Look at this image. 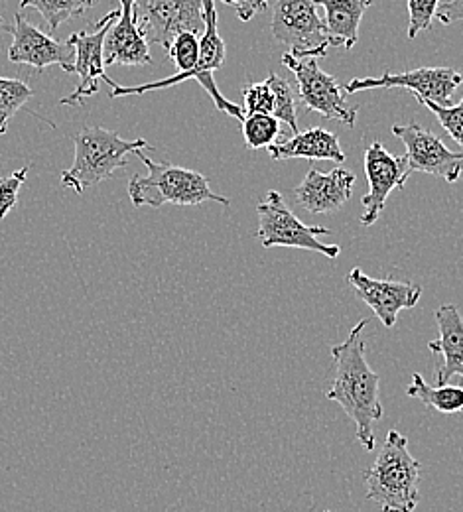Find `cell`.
<instances>
[{
	"label": "cell",
	"mask_w": 463,
	"mask_h": 512,
	"mask_svg": "<svg viewBox=\"0 0 463 512\" xmlns=\"http://www.w3.org/2000/svg\"><path fill=\"white\" fill-rule=\"evenodd\" d=\"M367 320H361L349 337L331 347L335 365V379L328 392V400L339 404L345 414L355 422V436L361 448L371 451L377 446L375 424L383 418L385 408L381 402V377L371 369L365 357L363 331Z\"/></svg>",
	"instance_id": "cell-1"
},
{
	"label": "cell",
	"mask_w": 463,
	"mask_h": 512,
	"mask_svg": "<svg viewBox=\"0 0 463 512\" xmlns=\"http://www.w3.org/2000/svg\"><path fill=\"white\" fill-rule=\"evenodd\" d=\"M367 499L383 512H414L420 503V461L410 453L408 438L389 430L383 449L363 473Z\"/></svg>",
	"instance_id": "cell-2"
},
{
	"label": "cell",
	"mask_w": 463,
	"mask_h": 512,
	"mask_svg": "<svg viewBox=\"0 0 463 512\" xmlns=\"http://www.w3.org/2000/svg\"><path fill=\"white\" fill-rule=\"evenodd\" d=\"M75 158L62 174V184L75 193L85 192L127 166V154L150 148L144 138L125 140L115 130L87 127L73 134Z\"/></svg>",
	"instance_id": "cell-3"
},
{
	"label": "cell",
	"mask_w": 463,
	"mask_h": 512,
	"mask_svg": "<svg viewBox=\"0 0 463 512\" xmlns=\"http://www.w3.org/2000/svg\"><path fill=\"white\" fill-rule=\"evenodd\" d=\"M134 156L142 160L148 168V176H133L129 182V197L136 207H162L172 205H199L203 201H217L229 205L225 195L213 192L209 182L199 172L174 166L170 162H154L142 150H136Z\"/></svg>",
	"instance_id": "cell-4"
},
{
	"label": "cell",
	"mask_w": 463,
	"mask_h": 512,
	"mask_svg": "<svg viewBox=\"0 0 463 512\" xmlns=\"http://www.w3.org/2000/svg\"><path fill=\"white\" fill-rule=\"evenodd\" d=\"M259 229L257 237L265 249L288 247V249H304L335 260L341 249L337 245H324L320 237L331 235V229L320 225H304L284 203L278 192L266 193L263 203L257 205Z\"/></svg>",
	"instance_id": "cell-5"
},
{
	"label": "cell",
	"mask_w": 463,
	"mask_h": 512,
	"mask_svg": "<svg viewBox=\"0 0 463 512\" xmlns=\"http://www.w3.org/2000/svg\"><path fill=\"white\" fill-rule=\"evenodd\" d=\"M272 36L296 58H326L330 50L326 22L314 0H276L270 22Z\"/></svg>",
	"instance_id": "cell-6"
},
{
	"label": "cell",
	"mask_w": 463,
	"mask_h": 512,
	"mask_svg": "<svg viewBox=\"0 0 463 512\" xmlns=\"http://www.w3.org/2000/svg\"><path fill=\"white\" fill-rule=\"evenodd\" d=\"M282 65H286L294 73L300 97L308 111L320 113L322 117L343 123L347 127H355L357 111L349 107L345 89L333 75L320 69L318 60H302L286 52L282 56Z\"/></svg>",
	"instance_id": "cell-7"
},
{
	"label": "cell",
	"mask_w": 463,
	"mask_h": 512,
	"mask_svg": "<svg viewBox=\"0 0 463 512\" xmlns=\"http://www.w3.org/2000/svg\"><path fill=\"white\" fill-rule=\"evenodd\" d=\"M140 32L148 44L170 48L182 32L201 36L205 30L203 0H133Z\"/></svg>",
	"instance_id": "cell-8"
},
{
	"label": "cell",
	"mask_w": 463,
	"mask_h": 512,
	"mask_svg": "<svg viewBox=\"0 0 463 512\" xmlns=\"http://www.w3.org/2000/svg\"><path fill=\"white\" fill-rule=\"evenodd\" d=\"M463 83V75L454 67H418L404 73H383V77H359L345 85L347 95L369 89H408L418 99L450 107L454 93Z\"/></svg>",
	"instance_id": "cell-9"
},
{
	"label": "cell",
	"mask_w": 463,
	"mask_h": 512,
	"mask_svg": "<svg viewBox=\"0 0 463 512\" xmlns=\"http://www.w3.org/2000/svg\"><path fill=\"white\" fill-rule=\"evenodd\" d=\"M119 16H121V8L111 10L97 22L93 32H75L69 36V42L75 46V71L73 73L79 75V83L71 95H67L60 101L62 105H67V107L83 105V101L87 97H93L95 93H99V81L109 83L111 89L119 85L105 73V56H103L105 38H107L111 26L119 20Z\"/></svg>",
	"instance_id": "cell-10"
},
{
	"label": "cell",
	"mask_w": 463,
	"mask_h": 512,
	"mask_svg": "<svg viewBox=\"0 0 463 512\" xmlns=\"http://www.w3.org/2000/svg\"><path fill=\"white\" fill-rule=\"evenodd\" d=\"M393 134L406 146V162L410 174L422 172L442 178L450 184L458 182L463 174V152H454L432 130L416 123L395 125Z\"/></svg>",
	"instance_id": "cell-11"
},
{
	"label": "cell",
	"mask_w": 463,
	"mask_h": 512,
	"mask_svg": "<svg viewBox=\"0 0 463 512\" xmlns=\"http://www.w3.org/2000/svg\"><path fill=\"white\" fill-rule=\"evenodd\" d=\"M12 34L8 48V60L12 64L32 65L36 71H44L50 65H60L66 73L75 71V46L66 40L60 42L40 28L32 26L22 12L14 14V24L4 26Z\"/></svg>",
	"instance_id": "cell-12"
},
{
	"label": "cell",
	"mask_w": 463,
	"mask_h": 512,
	"mask_svg": "<svg viewBox=\"0 0 463 512\" xmlns=\"http://www.w3.org/2000/svg\"><path fill=\"white\" fill-rule=\"evenodd\" d=\"M365 176L369 193L361 199L363 215L361 225L371 227L383 215L387 197L393 190H402L412 176L404 156H393L381 142H373L365 152Z\"/></svg>",
	"instance_id": "cell-13"
},
{
	"label": "cell",
	"mask_w": 463,
	"mask_h": 512,
	"mask_svg": "<svg viewBox=\"0 0 463 512\" xmlns=\"http://www.w3.org/2000/svg\"><path fill=\"white\" fill-rule=\"evenodd\" d=\"M347 282L355 288L359 300H363L385 327L397 325L402 310H412L422 296V288L410 282L377 280L367 276L361 268H353L347 274Z\"/></svg>",
	"instance_id": "cell-14"
},
{
	"label": "cell",
	"mask_w": 463,
	"mask_h": 512,
	"mask_svg": "<svg viewBox=\"0 0 463 512\" xmlns=\"http://www.w3.org/2000/svg\"><path fill=\"white\" fill-rule=\"evenodd\" d=\"M203 16H205V30L199 36V73L205 79V93L211 97V101L215 103L217 111L231 115L233 119L243 121L245 119V111L243 107H239L237 103H231L229 99H225L221 95V91L217 89V83L213 79V71L221 69L225 64V40L219 34L217 28V10H215V0H203Z\"/></svg>",
	"instance_id": "cell-15"
},
{
	"label": "cell",
	"mask_w": 463,
	"mask_h": 512,
	"mask_svg": "<svg viewBox=\"0 0 463 512\" xmlns=\"http://www.w3.org/2000/svg\"><path fill=\"white\" fill-rule=\"evenodd\" d=\"M355 188V174L333 168L330 174L310 170L304 182L294 190L298 205L312 215H330L339 211Z\"/></svg>",
	"instance_id": "cell-16"
},
{
	"label": "cell",
	"mask_w": 463,
	"mask_h": 512,
	"mask_svg": "<svg viewBox=\"0 0 463 512\" xmlns=\"http://www.w3.org/2000/svg\"><path fill=\"white\" fill-rule=\"evenodd\" d=\"M105 65H150L152 56L148 40L140 32L133 0H121V16L111 26L105 46H103Z\"/></svg>",
	"instance_id": "cell-17"
},
{
	"label": "cell",
	"mask_w": 463,
	"mask_h": 512,
	"mask_svg": "<svg viewBox=\"0 0 463 512\" xmlns=\"http://www.w3.org/2000/svg\"><path fill=\"white\" fill-rule=\"evenodd\" d=\"M436 323L440 337L428 343L430 353L442 355L444 363L438 367V386L448 384L454 377L463 379V318L454 304L440 306L436 310Z\"/></svg>",
	"instance_id": "cell-18"
},
{
	"label": "cell",
	"mask_w": 463,
	"mask_h": 512,
	"mask_svg": "<svg viewBox=\"0 0 463 512\" xmlns=\"http://www.w3.org/2000/svg\"><path fill=\"white\" fill-rule=\"evenodd\" d=\"M268 154L272 160H292V158H306V160H328L333 164L345 162V152L337 134L326 128H308L304 132L294 134L288 140L274 142L268 146Z\"/></svg>",
	"instance_id": "cell-19"
},
{
	"label": "cell",
	"mask_w": 463,
	"mask_h": 512,
	"mask_svg": "<svg viewBox=\"0 0 463 512\" xmlns=\"http://www.w3.org/2000/svg\"><path fill=\"white\" fill-rule=\"evenodd\" d=\"M326 10L328 42L335 48L351 50L359 40V24L373 0H314Z\"/></svg>",
	"instance_id": "cell-20"
},
{
	"label": "cell",
	"mask_w": 463,
	"mask_h": 512,
	"mask_svg": "<svg viewBox=\"0 0 463 512\" xmlns=\"http://www.w3.org/2000/svg\"><path fill=\"white\" fill-rule=\"evenodd\" d=\"M410 398L420 400L426 408H432L440 414H456L463 410V388L454 384L430 386L422 379V375L414 373L412 381L406 388Z\"/></svg>",
	"instance_id": "cell-21"
},
{
	"label": "cell",
	"mask_w": 463,
	"mask_h": 512,
	"mask_svg": "<svg viewBox=\"0 0 463 512\" xmlns=\"http://www.w3.org/2000/svg\"><path fill=\"white\" fill-rule=\"evenodd\" d=\"M97 0H20V8H34L42 14L50 32H56L69 18L85 14Z\"/></svg>",
	"instance_id": "cell-22"
},
{
	"label": "cell",
	"mask_w": 463,
	"mask_h": 512,
	"mask_svg": "<svg viewBox=\"0 0 463 512\" xmlns=\"http://www.w3.org/2000/svg\"><path fill=\"white\" fill-rule=\"evenodd\" d=\"M266 79H268L270 89L274 93L272 117L286 123L294 134H298L300 132L298 130V103H296V95L292 91V85L276 73H270Z\"/></svg>",
	"instance_id": "cell-23"
},
{
	"label": "cell",
	"mask_w": 463,
	"mask_h": 512,
	"mask_svg": "<svg viewBox=\"0 0 463 512\" xmlns=\"http://www.w3.org/2000/svg\"><path fill=\"white\" fill-rule=\"evenodd\" d=\"M34 97L32 89L18 79L0 77V134L6 132L10 119Z\"/></svg>",
	"instance_id": "cell-24"
},
{
	"label": "cell",
	"mask_w": 463,
	"mask_h": 512,
	"mask_svg": "<svg viewBox=\"0 0 463 512\" xmlns=\"http://www.w3.org/2000/svg\"><path fill=\"white\" fill-rule=\"evenodd\" d=\"M241 127H243L245 142L251 150L272 146L280 134V121L274 119L272 115H261V113L245 115V119L241 121Z\"/></svg>",
	"instance_id": "cell-25"
},
{
	"label": "cell",
	"mask_w": 463,
	"mask_h": 512,
	"mask_svg": "<svg viewBox=\"0 0 463 512\" xmlns=\"http://www.w3.org/2000/svg\"><path fill=\"white\" fill-rule=\"evenodd\" d=\"M414 99L418 103H422L430 113L436 115L440 125L460 144V148L463 150V97L458 105H450V107L436 105L428 99H418V97H414Z\"/></svg>",
	"instance_id": "cell-26"
},
{
	"label": "cell",
	"mask_w": 463,
	"mask_h": 512,
	"mask_svg": "<svg viewBox=\"0 0 463 512\" xmlns=\"http://www.w3.org/2000/svg\"><path fill=\"white\" fill-rule=\"evenodd\" d=\"M243 111L245 115H272L274 111V93L268 79L261 83H247L243 89Z\"/></svg>",
	"instance_id": "cell-27"
},
{
	"label": "cell",
	"mask_w": 463,
	"mask_h": 512,
	"mask_svg": "<svg viewBox=\"0 0 463 512\" xmlns=\"http://www.w3.org/2000/svg\"><path fill=\"white\" fill-rule=\"evenodd\" d=\"M440 8V0H408V38L432 28V18Z\"/></svg>",
	"instance_id": "cell-28"
},
{
	"label": "cell",
	"mask_w": 463,
	"mask_h": 512,
	"mask_svg": "<svg viewBox=\"0 0 463 512\" xmlns=\"http://www.w3.org/2000/svg\"><path fill=\"white\" fill-rule=\"evenodd\" d=\"M30 166H22L20 170L12 172L10 176L0 180V221L10 213V209L16 205L18 201V192L24 186L26 178H28Z\"/></svg>",
	"instance_id": "cell-29"
},
{
	"label": "cell",
	"mask_w": 463,
	"mask_h": 512,
	"mask_svg": "<svg viewBox=\"0 0 463 512\" xmlns=\"http://www.w3.org/2000/svg\"><path fill=\"white\" fill-rule=\"evenodd\" d=\"M223 2L235 8L241 22H251L257 14L265 12L268 8V0H223Z\"/></svg>",
	"instance_id": "cell-30"
},
{
	"label": "cell",
	"mask_w": 463,
	"mask_h": 512,
	"mask_svg": "<svg viewBox=\"0 0 463 512\" xmlns=\"http://www.w3.org/2000/svg\"><path fill=\"white\" fill-rule=\"evenodd\" d=\"M436 18H438L444 26L454 24V22H463V0L444 2V4L438 8Z\"/></svg>",
	"instance_id": "cell-31"
},
{
	"label": "cell",
	"mask_w": 463,
	"mask_h": 512,
	"mask_svg": "<svg viewBox=\"0 0 463 512\" xmlns=\"http://www.w3.org/2000/svg\"><path fill=\"white\" fill-rule=\"evenodd\" d=\"M0 28H4V18L0 16Z\"/></svg>",
	"instance_id": "cell-32"
},
{
	"label": "cell",
	"mask_w": 463,
	"mask_h": 512,
	"mask_svg": "<svg viewBox=\"0 0 463 512\" xmlns=\"http://www.w3.org/2000/svg\"><path fill=\"white\" fill-rule=\"evenodd\" d=\"M326 512H331V511H326Z\"/></svg>",
	"instance_id": "cell-33"
}]
</instances>
